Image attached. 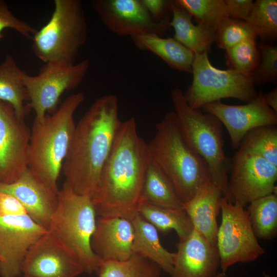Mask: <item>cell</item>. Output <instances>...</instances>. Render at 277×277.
I'll return each mask as SVG.
<instances>
[{"instance_id": "29", "label": "cell", "mask_w": 277, "mask_h": 277, "mask_svg": "<svg viewBox=\"0 0 277 277\" xmlns=\"http://www.w3.org/2000/svg\"><path fill=\"white\" fill-rule=\"evenodd\" d=\"M173 2L194 16L198 24L215 31L229 17L225 0H174Z\"/></svg>"}, {"instance_id": "9", "label": "cell", "mask_w": 277, "mask_h": 277, "mask_svg": "<svg viewBox=\"0 0 277 277\" xmlns=\"http://www.w3.org/2000/svg\"><path fill=\"white\" fill-rule=\"evenodd\" d=\"M89 67V60L84 59L73 65L44 63L35 75L25 72L23 81L35 118L42 120L46 114L55 111L62 95L82 83Z\"/></svg>"}, {"instance_id": "25", "label": "cell", "mask_w": 277, "mask_h": 277, "mask_svg": "<svg viewBox=\"0 0 277 277\" xmlns=\"http://www.w3.org/2000/svg\"><path fill=\"white\" fill-rule=\"evenodd\" d=\"M137 212L157 230L163 233L175 230L179 241L185 239L193 230L189 217L183 208L161 207L141 200Z\"/></svg>"}, {"instance_id": "33", "label": "cell", "mask_w": 277, "mask_h": 277, "mask_svg": "<svg viewBox=\"0 0 277 277\" xmlns=\"http://www.w3.org/2000/svg\"><path fill=\"white\" fill-rule=\"evenodd\" d=\"M256 37L254 31L246 22L229 17L216 31L214 42L220 48L226 51L243 41Z\"/></svg>"}, {"instance_id": "23", "label": "cell", "mask_w": 277, "mask_h": 277, "mask_svg": "<svg viewBox=\"0 0 277 277\" xmlns=\"http://www.w3.org/2000/svg\"><path fill=\"white\" fill-rule=\"evenodd\" d=\"M172 17L169 25L174 30L173 38L194 53L208 52L214 42L215 32L192 22V16L185 9L170 1Z\"/></svg>"}, {"instance_id": "8", "label": "cell", "mask_w": 277, "mask_h": 277, "mask_svg": "<svg viewBox=\"0 0 277 277\" xmlns=\"http://www.w3.org/2000/svg\"><path fill=\"white\" fill-rule=\"evenodd\" d=\"M191 72L192 83L183 95L188 105L194 109H200L207 104L224 98L248 103L258 93L250 77L212 66L207 51L194 53Z\"/></svg>"}, {"instance_id": "22", "label": "cell", "mask_w": 277, "mask_h": 277, "mask_svg": "<svg viewBox=\"0 0 277 277\" xmlns=\"http://www.w3.org/2000/svg\"><path fill=\"white\" fill-rule=\"evenodd\" d=\"M131 221L134 230L133 252L151 260L162 270L170 275L173 270L175 253L168 251L163 246L157 229L138 212Z\"/></svg>"}, {"instance_id": "24", "label": "cell", "mask_w": 277, "mask_h": 277, "mask_svg": "<svg viewBox=\"0 0 277 277\" xmlns=\"http://www.w3.org/2000/svg\"><path fill=\"white\" fill-rule=\"evenodd\" d=\"M25 72L9 54L0 65V100L10 104L23 118L32 110L23 81Z\"/></svg>"}, {"instance_id": "28", "label": "cell", "mask_w": 277, "mask_h": 277, "mask_svg": "<svg viewBox=\"0 0 277 277\" xmlns=\"http://www.w3.org/2000/svg\"><path fill=\"white\" fill-rule=\"evenodd\" d=\"M247 210L257 238L269 240L277 233V195L271 193L249 203Z\"/></svg>"}, {"instance_id": "5", "label": "cell", "mask_w": 277, "mask_h": 277, "mask_svg": "<svg viewBox=\"0 0 277 277\" xmlns=\"http://www.w3.org/2000/svg\"><path fill=\"white\" fill-rule=\"evenodd\" d=\"M171 97L184 136L207 163L211 180L221 190L223 197L233 203L228 187L231 159L224 150L223 125L213 115L191 108L181 89H173Z\"/></svg>"}, {"instance_id": "36", "label": "cell", "mask_w": 277, "mask_h": 277, "mask_svg": "<svg viewBox=\"0 0 277 277\" xmlns=\"http://www.w3.org/2000/svg\"><path fill=\"white\" fill-rule=\"evenodd\" d=\"M27 214L22 203L13 195L0 192V216Z\"/></svg>"}, {"instance_id": "13", "label": "cell", "mask_w": 277, "mask_h": 277, "mask_svg": "<svg viewBox=\"0 0 277 277\" xmlns=\"http://www.w3.org/2000/svg\"><path fill=\"white\" fill-rule=\"evenodd\" d=\"M90 3L104 26L118 36H162L170 27L169 18L154 19L141 0H92Z\"/></svg>"}, {"instance_id": "14", "label": "cell", "mask_w": 277, "mask_h": 277, "mask_svg": "<svg viewBox=\"0 0 277 277\" xmlns=\"http://www.w3.org/2000/svg\"><path fill=\"white\" fill-rule=\"evenodd\" d=\"M47 229L28 214L0 216V275L18 277L31 246Z\"/></svg>"}, {"instance_id": "37", "label": "cell", "mask_w": 277, "mask_h": 277, "mask_svg": "<svg viewBox=\"0 0 277 277\" xmlns=\"http://www.w3.org/2000/svg\"><path fill=\"white\" fill-rule=\"evenodd\" d=\"M229 17L246 22L252 8V0H225Z\"/></svg>"}, {"instance_id": "7", "label": "cell", "mask_w": 277, "mask_h": 277, "mask_svg": "<svg viewBox=\"0 0 277 277\" xmlns=\"http://www.w3.org/2000/svg\"><path fill=\"white\" fill-rule=\"evenodd\" d=\"M87 38V24L80 0H54L52 15L33 35L32 50L44 63L73 65Z\"/></svg>"}, {"instance_id": "35", "label": "cell", "mask_w": 277, "mask_h": 277, "mask_svg": "<svg viewBox=\"0 0 277 277\" xmlns=\"http://www.w3.org/2000/svg\"><path fill=\"white\" fill-rule=\"evenodd\" d=\"M6 28L14 29L25 37L32 39L37 30L27 22L15 16L10 10L7 3L0 0V39L2 32Z\"/></svg>"}, {"instance_id": "18", "label": "cell", "mask_w": 277, "mask_h": 277, "mask_svg": "<svg viewBox=\"0 0 277 277\" xmlns=\"http://www.w3.org/2000/svg\"><path fill=\"white\" fill-rule=\"evenodd\" d=\"M171 277H214L220 266L216 246L194 229L179 241Z\"/></svg>"}, {"instance_id": "4", "label": "cell", "mask_w": 277, "mask_h": 277, "mask_svg": "<svg viewBox=\"0 0 277 277\" xmlns=\"http://www.w3.org/2000/svg\"><path fill=\"white\" fill-rule=\"evenodd\" d=\"M84 100L82 92L69 95L43 120L34 117L31 129L28 167L56 192L75 129L74 114Z\"/></svg>"}, {"instance_id": "20", "label": "cell", "mask_w": 277, "mask_h": 277, "mask_svg": "<svg viewBox=\"0 0 277 277\" xmlns=\"http://www.w3.org/2000/svg\"><path fill=\"white\" fill-rule=\"evenodd\" d=\"M222 197L221 190L209 180L197 190L189 201L183 204V207L189 217L193 229L216 246L219 227L216 217Z\"/></svg>"}, {"instance_id": "15", "label": "cell", "mask_w": 277, "mask_h": 277, "mask_svg": "<svg viewBox=\"0 0 277 277\" xmlns=\"http://www.w3.org/2000/svg\"><path fill=\"white\" fill-rule=\"evenodd\" d=\"M22 272L32 277H76L84 270L75 255L47 230L29 249Z\"/></svg>"}, {"instance_id": "16", "label": "cell", "mask_w": 277, "mask_h": 277, "mask_svg": "<svg viewBox=\"0 0 277 277\" xmlns=\"http://www.w3.org/2000/svg\"><path fill=\"white\" fill-rule=\"evenodd\" d=\"M259 92L245 105H231L221 101L211 102L201 109L217 117L227 130L232 146L238 149L245 135L250 130L265 126L276 125L277 112L265 103Z\"/></svg>"}, {"instance_id": "39", "label": "cell", "mask_w": 277, "mask_h": 277, "mask_svg": "<svg viewBox=\"0 0 277 277\" xmlns=\"http://www.w3.org/2000/svg\"><path fill=\"white\" fill-rule=\"evenodd\" d=\"M263 97L267 105L277 112V88L263 94Z\"/></svg>"}, {"instance_id": "32", "label": "cell", "mask_w": 277, "mask_h": 277, "mask_svg": "<svg viewBox=\"0 0 277 277\" xmlns=\"http://www.w3.org/2000/svg\"><path fill=\"white\" fill-rule=\"evenodd\" d=\"M255 40L252 38L243 41L226 51L229 69L250 77L260 61Z\"/></svg>"}, {"instance_id": "26", "label": "cell", "mask_w": 277, "mask_h": 277, "mask_svg": "<svg viewBox=\"0 0 277 277\" xmlns=\"http://www.w3.org/2000/svg\"><path fill=\"white\" fill-rule=\"evenodd\" d=\"M141 200L164 208L183 207L170 180L151 160L146 171Z\"/></svg>"}, {"instance_id": "19", "label": "cell", "mask_w": 277, "mask_h": 277, "mask_svg": "<svg viewBox=\"0 0 277 277\" xmlns=\"http://www.w3.org/2000/svg\"><path fill=\"white\" fill-rule=\"evenodd\" d=\"M133 236L131 221L122 217L99 216L91 246L101 261H124L133 253Z\"/></svg>"}, {"instance_id": "38", "label": "cell", "mask_w": 277, "mask_h": 277, "mask_svg": "<svg viewBox=\"0 0 277 277\" xmlns=\"http://www.w3.org/2000/svg\"><path fill=\"white\" fill-rule=\"evenodd\" d=\"M141 2L155 21H161L168 18L166 12L168 8H170V1L141 0Z\"/></svg>"}, {"instance_id": "27", "label": "cell", "mask_w": 277, "mask_h": 277, "mask_svg": "<svg viewBox=\"0 0 277 277\" xmlns=\"http://www.w3.org/2000/svg\"><path fill=\"white\" fill-rule=\"evenodd\" d=\"M162 269L149 259L136 253L124 261H101L98 277H160Z\"/></svg>"}, {"instance_id": "40", "label": "cell", "mask_w": 277, "mask_h": 277, "mask_svg": "<svg viewBox=\"0 0 277 277\" xmlns=\"http://www.w3.org/2000/svg\"><path fill=\"white\" fill-rule=\"evenodd\" d=\"M214 277H228L225 272H219L217 273Z\"/></svg>"}, {"instance_id": "1", "label": "cell", "mask_w": 277, "mask_h": 277, "mask_svg": "<svg viewBox=\"0 0 277 277\" xmlns=\"http://www.w3.org/2000/svg\"><path fill=\"white\" fill-rule=\"evenodd\" d=\"M151 157L135 118L121 122L92 196L96 214L130 221L137 212Z\"/></svg>"}, {"instance_id": "10", "label": "cell", "mask_w": 277, "mask_h": 277, "mask_svg": "<svg viewBox=\"0 0 277 277\" xmlns=\"http://www.w3.org/2000/svg\"><path fill=\"white\" fill-rule=\"evenodd\" d=\"M244 207L222 198V221L216 234V247L223 272L236 263L255 261L265 252Z\"/></svg>"}, {"instance_id": "3", "label": "cell", "mask_w": 277, "mask_h": 277, "mask_svg": "<svg viewBox=\"0 0 277 277\" xmlns=\"http://www.w3.org/2000/svg\"><path fill=\"white\" fill-rule=\"evenodd\" d=\"M156 129L148 144L151 160L170 180L184 204L211 180L209 167L184 136L174 111L166 113Z\"/></svg>"}, {"instance_id": "31", "label": "cell", "mask_w": 277, "mask_h": 277, "mask_svg": "<svg viewBox=\"0 0 277 277\" xmlns=\"http://www.w3.org/2000/svg\"><path fill=\"white\" fill-rule=\"evenodd\" d=\"M246 22L256 36L266 42L275 41L277 37V1L254 2Z\"/></svg>"}, {"instance_id": "21", "label": "cell", "mask_w": 277, "mask_h": 277, "mask_svg": "<svg viewBox=\"0 0 277 277\" xmlns=\"http://www.w3.org/2000/svg\"><path fill=\"white\" fill-rule=\"evenodd\" d=\"M131 38L137 49L154 53L171 68L182 72H192L194 53L173 37L144 34L131 36Z\"/></svg>"}, {"instance_id": "12", "label": "cell", "mask_w": 277, "mask_h": 277, "mask_svg": "<svg viewBox=\"0 0 277 277\" xmlns=\"http://www.w3.org/2000/svg\"><path fill=\"white\" fill-rule=\"evenodd\" d=\"M30 134L25 118L0 100V183L15 182L28 167Z\"/></svg>"}, {"instance_id": "34", "label": "cell", "mask_w": 277, "mask_h": 277, "mask_svg": "<svg viewBox=\"0 0 277 277\" xmlns=\"http://www.w3.org/2000/svg\"><path fill=\"white\" fill-rule=\"evenodd\" d=\"M260 60L250 76L253 85H261L275 82L277 78V47L270 44H261L258 47Z\"/></svg>"}, {"instance_id": "30", "label": "cell", "mask_w": 277, "mask_h": 277, "mask_svg": "<svg viewBox=\"0 0 277 277\" xmlns=\"http://www.w3.org/2000/svg\"><path fill=\"white\" fill-rule=\"evenodd\" d=\"M238 149L259 154L277 166L276 125L261 126L250 130L244 136Z\"/></svg>"}, {"instance_id": "11", "label": "cell", "mask_w": 277, "mask_h": 277, "mask_svg": "<svg viewBox=\"0 0 277 277\" xmlns=\"http://www.w3.org/2000/svg\"><path fill=\"white\" fill-rule=\"evenodd\" d=\"M229 173L228 187L233 203L245 207L254 200L276 194L277 166L254 152L238 149Z\"/></svg>"}, {"instance_id": "41", "label": "cell", "mask_w": 277, "mask_h": 277, "mask_svg": "<svg viewBox=\"0 0 277 277\" xmlns=\"http://www.w3.org/2000/svg\"><path fill=\"white\" fill-rule=\"evenodd\" d=\"M23 277H32V276H30L27 275H23Z\"/></svg>"}, {"instance_id": "6", "label": "cell", "mask_w": 277, "mask_h": 277, "mask_svg": "<svg viewBox=\"0 0 277 277\" xmlns=\"http://www.w3.org/2000/svg\"><path fill=\"white\" fill-rule=\"evenodd\" d=\"M58 197L47 230L75 255L84 272H96L101 260L91 246L96 221L91 197L75 193L65 182Z\"/></svg>"}, {"instance_id": "2", "label": "cell", "mask_w": 277, "mask_h": 277, "mask_svg": "<svg viewBox=\"0 0 277 277\" xmlns=\"http://www.w3.org/2000/svg\"><path fill=\"white\" fill-rule=\"evenodd\" d=\"M121 123L118 98L109 94L97 98L75 125L62 169L75 193L93 195Z\"/></svg>"}, {"instance_id": "17", "label": "cell", "mask_w": 277, "mask_h": 277, "mask_svg": "<svg viewBox=\"0 0 277 277\" xmlns=\"http://www.w3.org/2000/svg\"><path fill=\"white\" fill-rule=\"evenodd\" d=\"M0 192L16 197L36 223L48 229L58 205V192L54 190L35 172L27 167L15 182L0 183Z\"/></svg>"}]
</instances>
